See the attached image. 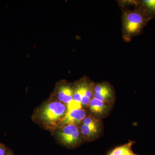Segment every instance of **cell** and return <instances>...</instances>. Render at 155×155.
Returning a JSON list of instances; mask_svg holds the SVG:
<instances>
[{
	"label": "cell",
	"mask_w": 155,
	"mask_h": 155,
	"mask_svg": "<svg viewBox=\"0 0 155 155\" xmlns=\"http://www.w3.org/2000/svg\"><path fill=\"white\" fill-rule=\"evenodd\" d=\"M122 10V32L123 41L129 42L140 35L150 20L138 8L130 7Z\"/></svg>",
	"instance_id": "1"
},
{
	"label": "cell",
	"mask_w": 155,
	"mask_h": 155,
	"mask_svg": "<svg viewBox=\"0 0 155 155\" xmlns=\"http://www.w3.org/2000/svg\"><path fill=\"white\" fill-rule=\"evenodd\" d=\"M67 107L61 102H53L45 105L40 111L41 119L48 124H55L64 118L67 114Z\"/></svg>",
	"instance_id": "2"
},
{
	"label": "cell",
	"mask_w": 155,
	"mask_h": 155,
	"mask_svg": "<svg viewBox=\"0 0 155 155\" xmlns=\"http://www.w3.org/2000/svg\"><path fill=\"white\" fill-rule=\"evenodd\" d=\"M81 132L78 125L69 124L64 125L58 132L57 135L63 144L69 147H74L80 143Z\"/></svg>",
	"instance_id": "3"
},
{
	"label": "cell",
	"mask_w": 155,
	"mask_h": 155,
	"mask_svg": "<svg viewBox=\"0 0 155 155\" xmlns=\"http://www.w3.org/2000/svg\"><path fill=\"white\" fill-rule=\"evenodd\" d=\"M101 130V121L94 116H86L80 127V132L86 140H93L97 138Z\"/></svg>",
	"instance_id": "4"
},
{
	"label": "cell",
	"mask_w": 155,
	"mask_h": 155,
	"mask_svg": "<svg viewBox=\"0 0 155 155\" xmlns=\"http://www.w3.org/2000/svg\"><path fill=\"white\" fill-rule=\"evenodd\" d=\"M93 97L111 104L115 99L114 89L107 82L95 83Z\"/></svg>",
	"instance_id": "5"
},
{
	"label": "cell",
	"mask_w": 155,
	"mask_h": 155,
	"mask_svg": "<svg viewBox=\"0 0 155 155\" xmlns=\"http://www.w3.org/2000/svg\"><path fill=\"white\" fill-rule=\"evenodd\" d=\"M86 117V111L83 108L73 109L67 111V114L60 123L62 126L69 124L78 125L82 123Z\"/></svg>",
	"instance_id": "6"
},
{
	"label": "cell",
	"mask_w": 155,
	"mask_h": 155,
	"mask_svg": "<svg viewBox=\"0 0 155 155\" xmlns=\"http://www.w3.org/2000/svg\"><path fill=\"white\" fill-rule=\"evenodd\" d=\"M110 104L93 97L89 104L91 112L94 117H103L107 114L110 109Z\"/></svg>",
	"instance_id": "7"
},
{
	"label": "cell",
	"mask_w": 155,
	"mask_h": 155,
	"mask_svg": "<svg viewBox=\"0 0 155 155\" xmlns=\"http://www.w3.org/2000/svg\"><path fill=\"white\" fill-rule=\"evenodd\" d=\"M91 81L84 79L81 81L76 84L74 87L72 101L74 102L81 105L82 98L86 93L87 90Z\"/></svg>",
	"instance_id": "8"
},
{
	"label": "cell",
	"mask_w": 155,
	"mask_h": 155,
	"mask_svg": "<svg viewBox=\"0 0 155 155\" xmlns=\"http://www.w3.org/2000/svg\"><path fill=\"white\" fill-rule=\"evenodd\" d=\"M74 87L69 84H65L60 87L58 99L60 102L68 105L73 101Z\"/></svg>",
	"instance_id": "9"
},
{
	"label": "cell",
	"mask_w": 155,
	"mask_h": 155,
	"mask_svg": "<svg viewBox=\"0 0 155 155\" xmlns=\"http://www.w3.org/2000/svg\"><path fill=\"white\" fill-rule=\"evenodd\" d=\"M137 8L144 13L150 21L155 18V0H138Z\"/></svg>",
	"instance_id": "10"
},
{
	"label": "cell",
	"mask_w": 155,
	"mask_h": 155,
	"mask_svg": "<svg viewBox=\"0 0 155 155\" xmlns=\"http://www.w3.org/2000/svg\"><path fill=\"white\" fill-rule=\"evenodd\" d=\"M135 142L129 140L126 144L116 147L109 151L106 155H140L134 152L132 149Z\"/></svg>",
	"instance_id": "11"
},
{
	"label": "cell",
	"mask_w": 155,
	"mask_h": 155,
	"mask_svg": "<svg viewBox=\"0 0 155 155\" xmlns=\"http://www.w3.org/2000/svg\"><path fill=\"white\" fill-rule=\"evenodd\" d=\"M6 149L5 147L0 143V155H5Z\"/></svg>",
	"instance_id": "12"
},
{
	"label": "cell",
	"mask_w": 155,
	"mask_h": 155,
	"mask_svg": "<svg viewBox=\"0 0 155 155\" xmlns=\"http://www.w3.org/2000/svg\"><path fill=\"white\" fill-rule=\"evenodd\" d=\"M5 155H11L10 154H6Z\"/></svg>",
	"instance_id": "13"
}]
</instances>
